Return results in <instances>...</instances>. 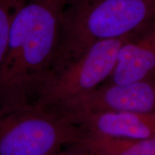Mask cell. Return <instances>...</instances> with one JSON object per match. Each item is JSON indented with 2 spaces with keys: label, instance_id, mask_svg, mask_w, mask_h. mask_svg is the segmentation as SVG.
Instances as JSON below:
<instances>
[{
  "label": "cell",
  "instance_id": "6da1fadb",
  "mask_svg": "<svg viewBox=\"0 0 155 155\" xmlns=\"http://www.w3.org/2000/svg\"><path fill=\"white\" fill-rule=\"evenodd\" d=\"M155 19V0H67L47 81L95 42L134 33Z\"/></svg>",
  "mask_w": 155,
  "mask_h": 155
},
{
  "label": "cell",
  "instance_id": "7a4b0ae2",
  "mask_svg": "<svg viewBox=\"0 0 155 155\" xmlns=\"http://www.w3.org/2000/svg\"><path fill=\"white\" fill-rule=\"evenodd\" d=\"M83 131L63 112L35 104H0V155H53Z\"/></svg>",
  "mask_w": 155,
  "mask_h": 155
},
{
  "label": "cell",
  "instance_id": "3957f363",
  "mask_svg": "<svg viewBox=\"0 0 155 155\" xmlns=\"http://www.w3.org/2000/svg\"><path fill=\"white\" fill-rule=\"evenodd\" d=\"M131 35L95 42L48 80L35 104L55 108L94 90L107 80L115 66L121 45Z\"/></svg>",
  "mask_w": 155,
  "mask_h": 155
},
{
  "label": "cell",
  "instance_id": "277c9868",
  "mask_svg": "<svg viewBox=\"0 0 155 155\" xmlns=\"http://www.w3.org/2000/svg\"><path fill=\"white\" fill-rule=\"evenodd\" d=\"M54 108L69 113L155 111V77L123 84L102 83Z\"/></svg>",
  "mask_w": 155,
  "mask_h": 155
},
{
  "label": "cell",
  "instance_id": "5b68a950",
  "mask_svg": "<svg viewBox=\"0 0 155 155\" xmlns=\"http://www.w3.org/2000/svg\"><path fill=\"white\" fill-rule=\"evenodd\" d=\"M63 113L83 134L121 139L155 138V111Z\"/></svg>",
  "mask_w": 155,
  "mask_h": 155
},
{
  "label": "cell",
  "instance_id": "8992f818",
  "mask_svg": "<svg viewBox=\"0 0 155 155\" xmlns=\"http://www.w3.org/2000/svg\"><path fill=\"white\" fill-rule=\"evenodd\" d=\"M154 77L155 19L121 45L113 71L104 83L123 84Z\"/></svg>",
  "mask_w": 155,
  "mask_h": 155
},
{
  "label": "cell",
  "instance_id": "52a82bcc",
  "mask_svg": "<svg viewBox=\"0 0 155 155\" xmlns=\"http://www.w3.org/2000/svg\"><path fill=\"white\" fill-rule=\"evenodd\" d=\"M71 145L98 155H155V138L121 139L83 134Z\"/></svg>",
  "mask_w": 155,
  "mask_h": 155
},
{
  "label": "cell",
  "instance_id": "ba28073f",
  "mask_svg": "<svg viewBox=\"0 0 155 155\" xmlns=\"http://www.w3.org/2000/svg\"><path fill=\"white\" fill-rule=\"evenodd\" d=\"M71 149L66 151H62L61 150L55 152L53 155H93L90 152L83 150L80 147L71 145Z\"/></svg>",
  "mask_w": 155,
  "mask_h": 155
},
{
  "label": "cell",
  "instance_id": "9c48e42d",
  "mask_svg": "<svg viewBox=\"0 0 155 155\" xmlns=\"http://www.w3.org/2000/svg\"><path fill=\"white\" fill-rule=\"evenodd\" d=\"M91 154H92V153H91ZM93 154V155H98V154Z\"/></svg>",
  "mask_w": 155,
  "mask_h": 155
}]
</instances>
